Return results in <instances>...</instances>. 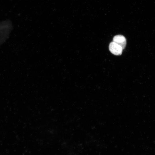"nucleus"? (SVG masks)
Returning a JSON list of instances; mask_svg holds the SVG:
<instances>
[{
	"mask_svg": "<svg viewBox=\"0 0 155 155\" xmlns=\"http://www.w3.org/2000/svg\"><path fill=\"white\" fill-rule=\"evenodd\" d=\"M113 42L120 46L123 49L125 48L126 44V40L125 37L121 35L115 36L113 38Z\"/></svg>",
	"mask_w": 155,
	"mask_h": 155,
	"instance_id": "nucleus-2",
	"label": "nucleus"
},
{
	"mask_svg": "<svg viewBox=\"0 0 155 155\" xmlns=\"http://www.w3.org/2000/svg\"><path fill=\"white\" fill-rule=\"evenodd\" d=\"M109 48L110 51L114 55H119L122 53L123 49L122 47L113 42L110 43Z\"/></svg>",
	"mask_w": 155,
	"mask_h": 155,
	"instance_id": "nucleus-1",
	"label": "nucleus"
}]
</instances>
